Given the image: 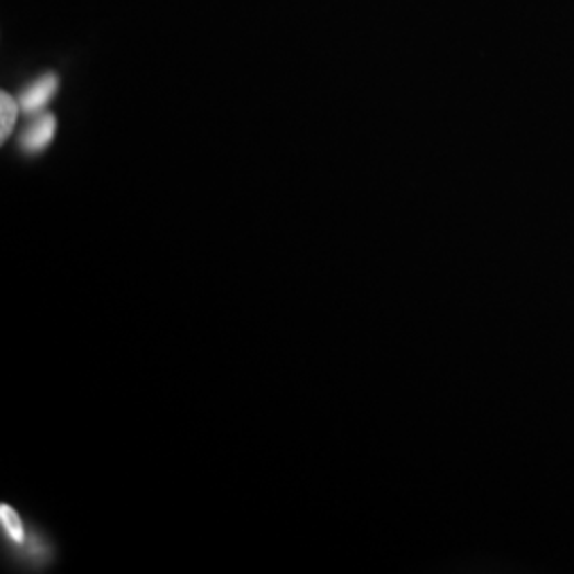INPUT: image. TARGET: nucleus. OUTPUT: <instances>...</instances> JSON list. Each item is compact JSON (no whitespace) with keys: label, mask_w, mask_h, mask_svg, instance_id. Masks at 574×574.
I'll list each match as a JSON object with an SVG mask.
<instances>
[{"label":"nucleus","mask_w":574,"mask_h":574,"mask_svg":"<svg viewBox=\"0 0 574 574\" xmlns=\"http://www.w3.org/2000/svg\"><path fill=\"white\" fill-rule=\"evenodd\" d=\"M58 90H60V77L56 72L38 74L31 83H26L22 88V92L18 94L20 111L24 115L35 117L38 113H43V108L56 99Z\"/></svg>","instance_id":"obj_1"},{"label":"nucleus","mask_w":574,"mask_h":574,"mask_svg":"<svg viewBox=\"0 0 574 574\" xmlns=\"http://www.w3.org/2000/svg\"><path fill=\"white\" fill-rule=\"evenodd\" d=\"M58 133V122L56 115L51 113H38L35 119L24 128L22 137H20V149L26 156H38L43 153L49 145L54 144Z\"/></svg>","instance_id":"obj_2"},{"label":"nucleus","mask_w":574,"mask_h":574,"mask_svg":"<svg viewBox=\"0 0 574 574\" xmlns=\"http://www.w3.org/2000/svg\"><path fill=\"white\" fill-rule=\"evenodd\" d=\"M20 113L22 111L18 99H13L9 92H0V144H4L11 137Z\"/></svg>","instance_id":"obj_3"},{"label":"nucleus","mask_w":574,"mask_h":574,"mask_svg":"<svg viewBox=\"0 0 574 574\" xmlns=\"http://www.w3.org/2000/svg\"><path fill=\"white\" fill-rule=\"evenodd\" d=\"M0 524H2L7 539L11 540L13 544L20 547V544L26 542V528H24V524H22V519L15 513L13 506H9V504L0 506Z\"/></svg>","instance_id":"obj_4"}]
</instances>
